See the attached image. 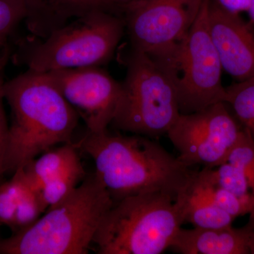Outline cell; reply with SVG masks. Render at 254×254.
I'll list each match as a JSON object with an SVG mask.
<instances>
[{
	"label": "cell",
	"mask_w": 254,
	"mask_h": 254,
	"mask_svg": "<svg viewBox=\"0 0 254 254\" xmlns=\"http://www.w3.org/2000/svg\"><path fill=\"white\" fill-rule=\"evenodd\" d=\"M114 202L95 175L31 226L0 242L5 254H86Z\"/></svg>",
	"instance_id": "3"
},
{
	"label": "cell",
	"mask_w": 254,
	"mask_h": 254,
	"mask_svg": "<svg viewBox=\"0 0 254 254\" xmlns=\"http://www.w3.org/2000/svg\"><path fill=\"white\" fill-rule=\"evenodd\" d=\"M95 164V176L114 203L126 197L163 192L176 199L186 190L193 170L153 138L90 133L80 142Z\"/></svg>",
	"instance_id": "1"
},
{
	"label": "cell",
	"mask_w": 254,
	"mask_h": 254,
	"mask_svg": "<svg viewBox=\"0 0 254 254\" xmlns=\"http://www.w3.org/2000/svg\"><path fill=\"white\" fill-rule=\"evenodd\" d=\"M84 176V169L80 163L46 182L38 191L47 210L71 194Z\"/></svg>",
	"instance_id": "18"
},
{
	"label": "cell",
	"mask_w": 254,
	"mask_h": 254,
	"mask_svg": "<svg viewBox=\"0 0 254 254\" xmlns=\"http://www.w3.org/2000/svg\"><path fill=\"white\" fill-rule=\"evenodd\" d=\"M24 0H0V50L9 47V41L18 25L26 16Z\"/></svg>",
	"instance_id": "20"
},
{
	"label": "cell",
	"mask_w": 254,
	"mask_h": 254,
	"mask_svg": "<svg viewBox=\"0 0 254 254\" xmlns=\"http://www.w3.org/2000/svg\"><path fill=\"white\" fill-rule=\"evenodd\" d=\"M222 9L234 14L248 11L251 0H213Z\"/></svg>",
	"instance_id": "24"
},
{
	"label": "cell",
	"mask_w": 254,
	"mask_h": 254,
	"mask_svg": "<svg viewBox=\"0 0 254 254\" xmlns=\"http://www.w3.org/2000/svg\"><path fill=\"white\" fill-rule=\"evenodd\" d=\"M254 222V217H253ZM249 247H250V254H254V227L251 232L250 242H249Z\"/></svg>",
	"instance_id": "27"
},
{
	"label": "cell",
	"mask_w": 254,
	"mask_h": 254,
	"mask_svg": "<svg viewBox=\"0 0 254 254\" xmlns=\"http://www.w3.org/2000/svg\"><path fill=\"white\" fill-rule=\"evenodd\" d=\"M185 223L184 200L163 192L126 197L113 203L93 240L100 254H160Z\"/></svg>",
	"instance_id": "5"
},
{
	"label": "cell",
	"mask_w": 254,
	"mask_h": 254,
	"mask_svg": "<svg viewBox=\"0 0 254 254\" xmlns=\"http://www.w3.org/2000/svg\"><path fill=\"white\" fill-rule=\"evenodd\" d=\"M209 0L181 41L150 55L168 72L177 92L179 110L188 115L225 102L221 62L208 26Z\"/></svg>",
	"instance_id": "7"
},
{
	"label": "cell",
	"mask_w": 254,
	"mask_h": 254,
	"mask_svg": "<svg viewBox=\"0 0 254 254\" xmlns=\"http://www.w3.org/2000/svg\"><path fill=\"white\" fill-rule=\"evenodd\" d=\"M5 65L0 66V184L6 172V156L9 144V129L6 115L3 106L4 85L5 83L4 71Z\"/></svg>",
	"instance_id": "23"
},
{
	"label": "cell",
	"mask_w": 254,
	"mask_h": 254,
	"mask_svg": "<svg viewBox=\"0 0 254 254\" xmlns=\"http://www.w3.org/2000/svg\"><path fill=\"white\" fill-rule=\"evenodd\" d=\"M245 128L225 102L182 115L169 130V139L187 166L215 168L225 163Z\"/></svg>",
	"instance_id": "8"
},
{
	"label": "cell",
	"mask_w": 254,
	"mask_h": 254,
	"mask_svg": "<svg viewBox=\"0 0 254 254\" xmlns=\"http://www.w3.org/2000/svg\"><path fill=\"white\" fill-rule=\"evenodd\" d=\"M123 60L126 76L110 126L150 138L167 134L180 115L173 80L145 53L130 48Z\"/></svg>",
	"instance_id": "6"
},
{
	"label": "cell",
	"mask_w": 254,
	"mask_h": 254,
	"mask_svg": "<svg viewBox=\"0 0 254 254\" xmlns=\"http://www.w3.org/2000/svg\"><path fill=\"white\" fill-rule=\"evenodd\" d=\"M247 13L250 16L251 22L254 26V0H251L250 8H249Z\"/></svg>",
	"instance_id": "28"
},
{
	"label": "cell",
	"mask_w": 254,
	"mask_h": 254,
	"mask_svg": "<svg viewBox=\"0 0 254 254\" xmlns=\"http://www.w3.org/2000/svg\"><path fill=\"white\" fill-rule=\"evenodd\" d=\"M66 102L86 124L90 133L108 129L115 116L121 82L100 66L46 72Z\"/></svg>",
	"instance_id": "10"
},
{
	"label": "cell",
	"mask_w": 254,
	"mask_h": 254,
	"mask_svg": "<svg viewBox=\"0 0 254 254\" xmlns=\"http://www.w3.org/2000/svg\"><path fill=\"white\" fill-rule=\"evenodd\" d=\"M10 54H11V51H10L9 47L4 50H0V66L6 65L9 60Z\"/></svg>",
	"instance_id": "25"
},
{
	"label": "cell",
	"mask_w": 254,
	"mask_h": 254,
	"mask_svg": "<svg viewBox=\"0 0 254 254\" xmlns=\"http://www.w3.org/2000/svg\"><path fill=\"white\" fill-rule=\"evenodd\" d=\"M205 0H135L122 6L130 48L154 55L181 41Z\"/></svg>",
	"instance_id": "9"
},
{
	"label": "cell",
	"mask_w": 254,
	"mask_h": 254,
	"mask_svg": "<svg viewBox=\"0 0 254 254\" xmlns=\"http://www.w3.org/2000/svg\"><path fill=\"white\" fill-rule=\"evenodd\" d=\"M208 26L223 71L237 82L254 77V31L238 14L209 0Z\"/></svg>",
	"instance_id": "11"
},
{
	"label": "cell",
	"mask_w": 254,
	"mask_h": 254,
	"mask_svg": "<svg viewBox=\"0 0 254 254\" xmlns=\"http://www.w3.org/2000/svg\"><path fill=\"white\" fill-rule=\"evenodd\" d=\"M178 195H181L184 199L185 223L190 222L199 228L219 229L232 226V222L236 219L213 203L185 191Z\"/></svg>",
	"instance_id": "16"
},
{
	"label": "cell",
	"mask_w": 254,
	"mask_h": 254,
	"mask_svg": "<svg viewBox=\"0 0 254 254\" xmlns=\"http://www.w3.org/2000/svg\"><path fill=\"white\" fill-rule=\"evenodd\" d=\"M125 30L122 15L95 10L46 38L32 36L20 40L13 59L38 72L101 66L113 58Z\"/></svg>",
	"instance_id": "4"
},
{
	"label": "cell",
	"mask_w": 254,
	"mask_h": 254,
	"mask_svg": "<svg viewBox=\"0 0 254 254\" xmlns=\"http://www.w3.org/2000/svg\"><path fill=\"white\" fill-rule=\"evenodd\" d=\"M225 103L254 142V77L227 87Z\"/></svg>",
	"instance_id": "17"
},
{
	"label": "cell",
	"mask_w": 254,
	"mask_h": 254,
	"mask_svg": "<svg viewBox=\"0 0 254 254\" xmlns=\"http://www.w3.org/2000/svg\"><path fill=\"white\" fill-rule=\"evenodd\" d=\"M135 0H110L112 3L119 9H121L122 6H125L127 4L132 2Z\"/></svg>",
	"instance_id": "26"
},
{
	"label": "cell",
	"mask_w": 254,
	"mask_h": 254,
	"mask_svg": "<svg viewBox=\"0 0 254 254\" xmlns=\"http://www.w3.org/2000/svg\"><path fill=\"white\" fill-rule=\"evenodd\" d=\"M225 162L240 169L247 178L254 194V142L245 128Z\"/></svg>",
	"instance_id": "22"
},
{
	"label": "cell",
	"mask_w": 254,
	"mask_h": 254,
	"mask_svg": "<svg viewBox=\"0 0 254 254\" xmlns=\"http://www.w3.org/2000/svg\"><path fill=\"white\" fill-rule=\"evenodd\" d=\"M25 23L32 36L46 38L74 18L95 10L121 14L110 0H24Z\"/></svg>",
	"instance_id": "12"
},
{
	"label": "cell",
	"mask_w": 254,
	"mask_h": 254,
	"mask_svg": "<svg viewBox=\"0 0 254 254\" xmlns=\"http://www.w3.org/2000/svg\"><path fill=\"white\" fill-rule=\"evenodd\" d=\"M80 163L77 145L71 142L45 152L22 168L30 186L39 190L46 182Z\"/></svg>",
	"instance_id": "15"
},
{
	"label": "cell",
	"mask_w": 254,
	"mask_h": 254,
	"mask_svg": "<svg viewBox=\"0 0 254 254\" xmlns=\"http://www.w3.org/2000/svg\"><path fill=\"white\" fill-rule=\"evenodd\" d=\"M214 177L219 185L237 196L254 200V194L245 175L236 166L225 162L213 169Z\"/></svg>",
	"instance_id": "21"
},
{
	"label": "cell",
	"mask_w": 254,
	"mask_h": 254,
	"mask_svg": "<svg viewBox=\"0 0 254 254\" xmlns=\"http://www.w3.org/2000/svg\"><path fill=\"white\" fill-rule=\"evenodd\" d=\"M28 187L22 168L14 172L9 181L0 184V223L12 228L16 210Z\"/></svg>",
	"instance_id": "19"
},
{
	"label": "cell",
	"mask_w": 254,
	"mask_h": 254,
	"mask_svg": "<svg viewBox=\"0 0 254 254\" xmlns=\"http://www.w3.org/2000/svg\"><path fill=\"white\" fill-rule=\"evenodd\" d=\"M12 122L6 172H14L59 143H71L79 117L46 72L28 69L4 85Z\"/></svg>",
	"instance_id": "2"
},
{
	"label": "cell",
	"mask_w": 254,
	"mask_h": 254,
	"mask_svg": "<svg viewBox=\"0 0 254 254\" xmlns=\"http://www.w3.org/2000/svg\"><path fill=\"white\" fill-rule=\"evenodd\" d=\"M254 223L241 228H180L170 247L182 254H250L249 242Z\"/></svg>",
	"instance_id": "13"
},
{
	"label": "cell",
	"mask_w": 254,
	"mask_h": 254,
	"mask_svg": "<svg viewBox=\"0 0 254 254\" xmlns=\"http://www.w3.org/2000/svg\"><path fill=\"white\" fill-rule=\"evenodd\" d=\"M213 168L193 171L185 191L226 211L234 218L254 213V200L245 199L220 186L214 177Z\"/></svg>",
	"instance_id": "14"
}]
</instances>
